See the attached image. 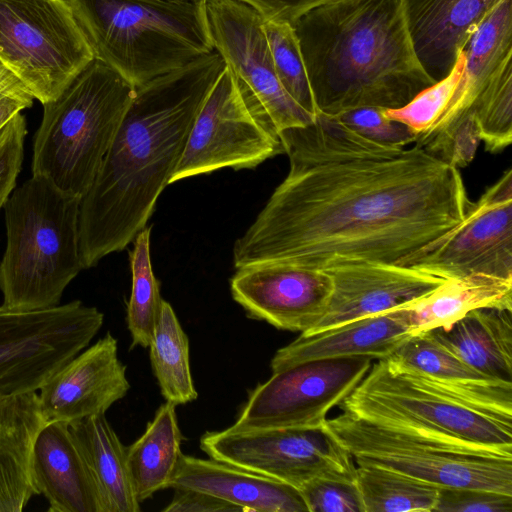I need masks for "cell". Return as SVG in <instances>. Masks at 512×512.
I'll return each instance as SVG.
<instances>
[{"label": "cell", "instance_id": "obj_1", "mask_svg": "<svg viewBox=\"0 0 512 512\" xmlns=\"http://www.w3.org/2000/svg\"><path fill=\"white\" fill-rule=\"evenodd\" d=\"M289 171L233 247L236 269L280 263L411 266L472 205L459 169L414 144H382L317 113L279 133Z\"/></svg>", "mask_w": 512, "mask_h": 512}, {"label": "cell", "instance_id": "obj_2", "mask_svg": "<svg viewBox=\"0 0 512 512\" xmlns=\"http://www.w3.org/2000/svg\"><path fill=\"white\" fill-rule=\"evenodd\" d=\"M226 64L215 50L135 87L133 99L79 207L84 269L125 249L170 184L190 130Z\"/></svg>", "mask_w": 512, "mask_h": 512}, {"label": "cell", "instance_id": "obj_3", "mask_svg": "<svg viewBox=\"0 0 512 512\" xmlns=\"http://www.w3.org/2000/svg\"><path fill=\"white\" fill-rule=\"evenodd\" d=\"M292 26L318 113L400 108L436 82L416 56L403 0H327Z\"/></svg>", "mask_w": 512, "mask_h": 512}, {"label": "cell", "instance_id": "obj_4", "mask_svg": "<svg viewBox=\"0 0 512 512\" xmlns=\"http://www.w3.org/2000/svg\"><path fill=\"white\" fill-rule=\"evenodd\" d=\"M81 198L32 175L4 205L6 248L0 262L2 306L22 311L60 304L84 269L79 244Z\"/></svg>", "mask_w": 512, "mask_h": 512}, {"label": "cell", "instance_id": "obj_5", "mask_svg": "<svg viewBox=\"0 0 512 512\" xmlns=\"http://www.w3.org/2000/svg\"><path fill=\"white\" fill-rule=\"evenodd\" d=\"M67 1L94 58L134 87L214 51L205 5Z\"/></svg>", "mask_w": 512, "mask_h": 512}, {"label": "cell", "instance_id": "obj_6", "mask_svg": "<svg viewBox=\"0 0 512 512\" xmlns=\"http://www.w3.org/2000/svg\"><path fill=\"white\" fill-rule=\"evenodd\" d=\"M339 406L372 422L512 455V412L471 398L392 357L372 364Z\"/></svg>", "mask_w": 512, "mask_h": 512}, {"label": "cell", "instance_id": "obj_7", "mask_svg": "<svg viewBox=\"0 0 512 512\" xmlns=\"http://www.w3.org/2000/svg\"><path fill=\"white\" fill-rule=\"evenodd\" d=\"M135 87L93 59L52 101L34 137L32 175L82 198L90 188Z\"/></svg>", "mask_w": 512, "mask_h": 512}, {"label": "cell", "instance_id": "obj_8", "mask_svg": "<svg viewBox=\"0 0 512 512\" xmlns=\"http://www.w3.org/2000/svg\"><path fill=\"white\" fill-rule=\"evenodd\" d=\"M323 428L359 464L394 470L437 488H476L512 495V455L372 422L346 412Z\"/></svg>", "mask_w": 512, "mask_h": 512}, {"label": "cell", "instance_id": "obj_9", "mask_svg": "<svg viewBox=\"0 0 512 512\" xmlns=\"http://www.w3.org/2000/svg\"><path fill=\"white\" fill-rule=\"evenodd\" d=\"M93 59L67 0H0V62L42 104Z\"/></svg>", "mask_w": 512, "mask_h": 512}, {"label": "cell", "instance_id": "obj_10", "mask_svg": "<svg viewBox=\"0 0 512 512\" xmlns=\"http://www.w3.org/2000/svg\"><path fill=\"white\" fill-rule=\"evenodd\" d=\"M103 322L101 311L79 300L33 311L0 305V398L38 391Z\"/></svg>", "mask_w": 512, "mask_h": 512}, {"label": "cell", "instance_id": "obj_11", "mask_svg": "<svg viewBox=\"0 0 512 512\" xmlns=\"http://www.w3.org/2000/svg\"><path fill=\"white\" fill-rule=\"evenodd\" d=\"M368 356L316 359L273 371L248 395L232 427L308 429L322 427L369 371Z\"/></svg>", "mask_w": 512, "mask_h": 512}, {"label": "cell", "instance_id": "obj_12", "mask_svg": "<svg viewBox=\"0 0 512 512\" xmlns=\"http://www.w3.org/2000/svg\"><path fill=\"white\" fill-rule=\"evenodd\" d=\"M205 11L213 48L252 112L278 135L310 124L315 116L300 107L277 78L261 14L241 0H206Z\"/></svg>", "mask_w": 512, "mask_h": 512}, {"label": "cell", "instance_id": "obj_13", "mask_svg": "<svg viewBox=\"0 0 512 512\" xmlns=\"http://www.w3.org/2000/svg\"><path fill=\"white\" fill-rule=\"evenodd\" d=\"M200 448L210 458L297 489L319 477L356 480L350 454L322 427L208 431Z\"/></svg>", "mask_w": 512, "mask_h": 512}, {"label": "cell", "instance_id": "obj_14", "mask_svg": "<svg viewBox=\"0 0 512 512\" xmlns=\"http://www.w3.org/2000/svg\"><path fill=\"white\" fill-rule=\"evenodd\" d=\"M282 153L279 135L247 106L226 67L195 118L170 184L226 167L251 169Z\"/></svg>", "mask_w": 512, "mask_h": 512}, {"label": "cell", "instance_id": "obj_15", "mask_svg": "<svg viewBox=\"0 0 512 512\" xmlns=\"http://www.w3.org/2000/svg\"><path fill=\"white\" fill-rule=\"evenodd\" d=\"M465 66L444 110L415 144L446 161L465 156L480 142L476 110L483 91L499 67L512 58V0H500L464 48Z\"/></svg>", "mask_w": 512, "mask_h": 512}, {"label": "cell", "instance_id": "obj_16", "mask_svg": "<svg viewBox=\"0 0 512 512\" xmlns=\"http://www.w3.org/2000/svg\"><path fill=\"white\" fill-rule=\"evenodd\" d=\"M411 266L445 280L470 275L512 280V169L472 203L443 243Z\"/></svg>", "mask_w": 512, "mask_h": 512}, {"label": "cell", "instance_id": "obj_17", "mask_svg": "<svg viewBox=\"0 0 512 512\" xmlns=\"http://www.w3.org/2000/svg\"><path fill=\"white\" fill-rule=\"evenodd\" d=\"M230 290L248 317L304 333L326 312L333 282L324 270L264 263L237 269Z\"/></svg>", "mask_w": 512, "mask_h": 512}, {"label": "cell", "instance_id": "obj_18", "mask_svg": "<svg viewBox=\"0 0 512 512\" xmlns=\"http://www.w3.org/2000/svg\"><path fill=\"white\" fill-rule=\"evenodd\" d=\"M324 271L333 282L329 304L323 317L304 333L407 307L446 281L413 266L368 261L342 262Z\"/></svg>", "mask_w": 512, "mask_h": 512}, {"label": "cell", "instance_id": "obj_19", "mask_svg": "<svg viewBox=\"0 0 512 512\" xmlns=\"http://www.w3.org/2000/svg\"><path fill=\"white\" fill-rule=\"evenodd\" d=\"M129 389L117 340L107 332L55 372L38 396L46 422H72L105 414Z\"/></svg>", "mask_w": 512, "mask_h": 512}, {"label": "cell", "instance_id": "obj_20", "mask_svg": "<svg viewBox=\"0 0 512 512\" xmlns=\"http://www.w3.org/2000/svg\"><path fill=\"white\" fill-rule=\"evenodd\" d=\"M31 475L49 512H104L102 498L69 422H45L31 453Z\"/></svg>", "mask_w": 512, "mask_h": 512}, {"label": "cell", "instance_id": "obj_21", "mask_svg": "<svg viewBox=\"0 0 512 512\" xmlns=\"http://www.w3.org/2000/svg\"><path fill=\"white\" fill-rule=\"evenodd\" d=\"M500 0H403L416 56L435 81L444 78Z\"/></svg>", "mask_w": 512, "mask_h": 512}, {"label": "cell", "instance_id": "obj_22", "mask_svg": "<svg viewBox=\"0 0 512 512\" xmlns=\"http://www.w3.org/2000/svg\"><path fill=\"white\" fill-rule=\"evenodd\" d=\"M414 336L406 307L363 317L315 332L301 333L273 356L272 372L316 359L368 356L384 359Z\"/></svg>", "mask_w": 512, "mask_h": 512}, {"label": "cell", "instance_id": "obj_23", "mask_svg": "<svg viewBox=\"0 0 512 512\" xmlns=\"http://www.w3.org/2000/svg\"><path fill=\"white\" fill-rule=\"evenodd\" d=\"M170 488L204 492L241 511L308 512L297 488L212 458L181 454Z\"/></svg>", "mask_w": 512, "mask_h": 512}, {"label": "cell", "instance_id": "obj_24", "mask_svg": "<svg viewBox=\"0 0 512 512\" xmlns=\"http://www.w3.org/2000/svg\"><path fill=\"white\" fill-rule=\"evenodd\" d=\"M45 422L38 391L0 398V512H21L38 495L31 453Z\"/></svg>", "mask_w": 512, "mask_h": 512}, {"label": "cell", "instance_id": "obj_25", "mask_svg": "<svg viewBox=\"0 0 512 512\" xmlns=\"http://www.w3.org/2000/svg\"><path fill=\"white\" fill-rule=\"evenodd\" d=\"M511 313L508 309L479 308L447 327L425 333L476 371L512 383Z\"/></svg>", "mask_w": 512, "mask_h": 512}, {"label": "cell", "instance_id": "obj_26", "mask_svg": "<svg viewBox=\"0 0 512 512\" xmlns=\"http://www.w3.org/2000/svg\"><path fill=\"white\" fill-rule=\"evenodd\" d=\"M70 433L99 489L104 512H139L126 449L105 414L69 422Z\"/></svg>", "mask_w": 512, "mask_h": 512}, {"label": "cell", "instance_id": "obj_27", "mask_svg": "<svg viewBox=\"0 0 512 512\" xmlns=\"http://www.w3.org/2000/svg\"><path fill=\"white\" fill-rule=\"evenodd\" d=\"M479 308L512 310V280L486 275L448 279L406 307L413 335L447 327Z\"/></svg>", "mask_w": 512, "mask_h": 512}, {"label": "cell", "instance_id": "obj_28", "mask_svg": "<svg viewBox=\"0 0 512 512\" xmlns=\"http://www.w3.org/2000/svg\"><path fill=\"white\" fill-rule=\"evenodd\" d=\"M389 357L471 398L512 412V383L476 371L425 332L410 337Z\"/></svg>", "mask_w": 512, "mask_h": 512}, {"label": "cell", "instance_id": "obj_29", "mask_svg": "<svg viewBox=\"0 0 512 512\" xmlns=\"http://www.w3.org/2000/svg\"><path fill=\"white\" fill-rule=\"evenodd\" d=\"M175 408L167 401L160 405L142 436L126 449L132 487L140 503L170 488L183 439Z\"/></svg>", "mask_w": 512, "mask_h": 512}, {"label": "cell", "instance_id": "obj_30", "mask_svg": "<svg viewBox=\"0 0 512 512\" xmlns=\"http://www.w3.org/2000/svg\"><path fill=\"white\" fill-rule=\"evenodd\" d=\"M149 348L152 369L165 400L176 406L194 401L198 394L191 375L188 337L165 300Z\"/></svg>", "mask_w": 512, "mask_h": 512}, {"label": "cell", "instance_id": "obj_31", "mask_svg": "<svg viewBox=\"0 0 512 512\" xmlns=\"http://www.w3.org/2000/svg\"><path fill=\"white\" fill-rule=\"evenodd\" d=\"M364 512L433 511L437 487L372 464L356 467Z\"/></svg>", "mask_w": 512, "mask_h": 512}, {"label": "cell", "instance_id": "obj_32", "mask_svg": "<svg viewBox=\"0 0 512 512\" xmlns=\"http://www.w3.org/2000/svg\"><path fill=\"white\" fill-rule=\"evenodd\" d=\"M150 233L151 227L142 229L133 240L130 252L132 286L126 321L132 339L131 348L149 347L163 301L151 264Z\"/></svg>", "mask_w": 512, "mask_h": 512}, {"label": "cell", "instance_id": "obj_33", "mask_svg": "<svg viewBox=\"0 0 512 512\" xmlns=\"http://www.w3.org/2000/svg\"><path fill=\"white\" fill-rule=\"evenodd\" d=\"M263 29L280 84L300 107L316 116L318 110L294 27L287 22L264 20Z\"/></svg>", "mask_w": 512, "mask_h": 512}, {"label": "cell", "instance_id": "obj_34", "mask_svg": "<svg viewBox=\"0 0 512 512\" xmlns=\"http://www.w3.org/2000/svg\"><path fill=\"white\" fill-rule=\"evenodd\" d=\"M475 118L486 151L499 153L511 144L512 58L499 67L483 91Z\"/></svg>", "mask_w": 512, "mask_h": 512}, {"label": "cell", "instance_id": "obj_35", "mask_svg": "<svg viewBox=\"0 0 512 512\" xmlns=\"http://www.w3.org/2000/svg\"><path fill=\"white\" fill-rule=\"evenodd\" d=\"M465 66L464 49L450 72L441 80L420 91L406 105L385 109V115L406 125L415 138L425 133L437 120L452 97Z\"/></svg>", "mask_w": 512, "mask_h": 512}, {"label": "cell", "instance_id": "obj_36", "mask_svg": "<svg viewBox=\"0 0 512 512\" xmlns=\"http://www.w3.org/2000/svg\"><path fill=\"white\" fill-rule=\"evenodd\" d=\"M298 490L308 512H364L356 480L319 477Z\"/></svg>", "mask_w": 512, "mask_h": 512}, {"label": "cell", "instance_id": "obj_37", "mask_svg": "<svg viewBox=\"0 0 512 512\" xmlns=\"http://www.w3.org/2000/svg\"><path fill=\"white\" fill-rule=\"evenodd\" d=\"M337 117L362 136L382 144L408 146L415 142V135L410 129L389 119L383 108L362 107Z\"/></svg>", "mask_w": 512, "mask_h": 512}, {"label": "cell", "instance_id": "obj_38", "mask_svg": "<svg viewBox=\"0 0 512 512\" xmlns=\"http://www.w3.org/2000/svg\"><path fill=\"white\" fill-rule=\"evenodd\" d=\"M27 134L25 117L18 113L0 130V210L16 186Z\"/></svg>", "mask_w": 512, "mask_h": 512}, {"label": "cell", "instance_id": "obj_39", "mask_svg": "<svg viewBox=\"0 0 512 512\" xmlns=\"http://www.w3.org/2000/svg\"><path fill=\"white\" fill-rule=\"evenodd\" d=\"M433 511L512 512V495L476 488H439Z\"/></svg>", "mask_w": 512, "mask_h": 512}, {"label": "cell", "instance_id": "obj_40", "mask_svg": "<svg viewBox=\"0 0 512 512\" xmlns=\"http://www.w3.org/2000/svg\"><path fill=\"white\" fill-rule=\"evenodd\" d=\"M174 497L165 512H229L241 511L238 507L210 494L191 489H174Z\"/></svg>", "mask_w": 512, "mask_h": 512}, {"label": "cell", "instance_id": "obj_41", "mask_svg": "<svg viewBox=\"0 0 512 512\" xmlns=\"http://www.w3.org/2000/svg\"><path fill=\"white\" fill-rule=\"evenodd\" d=\"M256 9L264 20L293 24L304 13L327 0H241Z\"/></svg>", "mask_w": 512, "mask_h": 512}, {"label": "cell", "instance_id": "obj_42", "mask_svg": "<svg viewBox=\"0 0 512 512\" xmlns=\"http://www.w3.org/2000/svg\"><path fill=\"white\" fill-rule=\"evenodd\" d=\"M32 100H27L7 93L0 92V130L22 110L30 108Z\"/></svg>", "mask_w": 512, "mask_h": 512}, {"label": "cell", "instance_id": "obj_43", "mask_svg": "<svg viewBox=\"0 0 512 512\" xmlns=\"http://www.w3.org/2000/svg\"><path fill=\"white\" fill-rule=\"evenodd\" d=\"M0 92L34 101V96L1 62Z\"/></svg>", "mask_w": 512, "mask_h": 512}, {"label": "cell", "instance_id": "obj_44", "mask_svg": "<svg viewBox=\"0 0 512 512\" xmlns=\"http://www.w3.org/2000/svg\"><path fill=\"white\" fill-rule=\"evenodd\" d=\"M159 3H169V4H195L204 6L206 0H147Z\"/></svg>", "mask_w": 512, "mask_h": 512}]
</instances>
